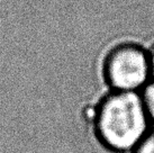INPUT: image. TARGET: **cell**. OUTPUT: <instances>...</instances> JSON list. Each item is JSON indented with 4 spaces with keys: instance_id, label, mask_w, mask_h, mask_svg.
<instances>
[{
    "instance_id": "cell-1",
    "label": "cell",
    "mask_w": 154,
    "mask_h": 153,
    "mask_svg": "<svg viewBox=\"0 0 154 153\" xmlns=\"http://www.w3.org/2000/svg\"><path fill=\"white\" fill-rule=\"evenodd\" d=\"M89 118L98 144L109 153H129L152 128L140 92L109 90L90 108Z\"/></svg>"
},
{
    "instance_id": "cell-2",
    "label": "cell",
    "mask_w": 154,
    "mask_h": 153,
    "mask_svg": "<svg viewBox=\"0 0 154 153\" xmlns=\"http://www.w3.org/2000/svg\"><path fill=\"white\" fill-rule=\"evenodd\" d=\"M109 90L141 92L152 80L149 51L134 43H122L107 53L103 64Z\"/></svg>"
},
{
    "instance_id": "cell-3",
    "label": "cell",
    "mask_w": 154,
    "mask_h": 153,
    "mask_svg": "<svg viewBox=\"0 0 154 153\" xmlns=\"http://www.w3.org/2000/svg\"><path fill=\"white\" fill-rule=\"evenodd\" d=\"M140 95L151 126L154 127V80H151L140 92Z\"/></svg>"
},
{
    "instance_id": "cell-4",
    "label": "cell",
    "mask_w": 154,
    "mask_h": 153,
    "mask_svg": "<svg viewBox=\"0 0 154 153\" xmlns=\"http://www.w3.org/2000/svg\"><path fill=\"white\" fill-rule=\"evenodd\" d=\"M129 153H154V127L142 137Z\"/></svg>"
},
{
    "instance_id": "cell-5",
    "label": "cell",
    "mask_w": 154,
    "mask_h": 153,
    "mask_svg": "<svg viewBox=\"0 0 154 153\" xmlns=\"http://www.w3.org/2000/svg\"><path fill=\"white\" fill-rule=\"evenodd\" d=\"M149 60H150V69H151V78L154 80V45L149 51Z\"/></svg>"
}]
</instances>
